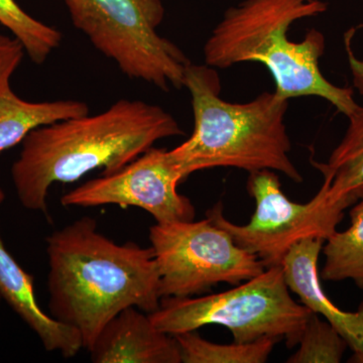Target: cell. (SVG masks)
Here are the masks:
<instances>
[{"instance_id":"9c48e42d","label":"cell","mask_w":363,"mask_h":363,"mask_svg":"<svg viewBox=\"0 0 363 363\" xmlns=\"http://www.w3.org/2000/svg\"><path fill=\"white\" fill-rule=\"evenodd\" d=\"M184 179L169 150L150 147L118 171L93 179L61 198L63 206L118 205L149 212L157 223L194 220V205L178 192Z\"/></svg>"},{"instance_id":"d6986e66","label":"cell","mask_w":363,"mask_h":363,"mask_svg":"<svg viewBox=\"0 0 363 363\" xmlns=\"http://www.w3.org/2000/svg\"><path fill=\"white\" fill-rule=\"evenodd\" d=\"M25 52V48L16 38L0 35V94L11 86L9 81L23 61Z\"/></svg>"},{"instance_id":"5b68a950","label":"cell","mask_w":363,"mask_h":363,"mask_svg":"<svg viewBox=\"0 0 363 363\" xmlns=\"http://www.w3.org/2000/svg\"><path fill=\"white\" fill-rule=\"evenodd\" d=\"M312 314L294 300L281 266H274L226 292L162 298L159 309L149 315L155 326L169 335L215 324L228 329L234 342L284 338L293 348Z\"/></svg>"},{"instance_id":"9a60e30c","label":"cell","mask_w":363,"mask_h":363,"mask_svg":"<svg viewBox=\"0 0 363 363\" xmlns=\"http://www.w3.org/2000/svg\"><path fill=\"white\" fill-rule=\"evenodd\" d=\"M323 245L325 264L320 277L324 281L351 279L363 289V197L350 211V226L332 233Z\"/></svg>"},{"instance_id":"2e32d148","label":"cell","mask_w":363,"mask_h":363,"mask_svg":"<svg viewBox=\"0 0 363 363\" xmlns=\"http://www.w3.org/2000/svg\"><path fill=\"white\" fill-rule=\"evenodd\" d=\"M175 337L184 363H264L281 341L264 337L247 343L219 344L202 338L196 331L178 334Z\"/></svg>"},{"instance_id":"ba28073f","label":"cell","mask_w":363,"mask_h":363,"mask_svg":"<svg viewBox=\"0 0 363 363\" xmlns=\"http://www.w3.org/2000/svg\"><path fill=\"white\" fill-rule=\"evenodd\" d=\"M250 174L247 190L255 201L250 221L245 225L229 221L220 203L207 212V217L266 267L281 266L286 252L298 241L311 238L326 240L337 230L345 210L329 202L323 184L311 201L300 204L286 197L276 172L262 169Z\"/></svg>"},{"instance_id":"44dd1931","label":"cell","mask_w":363,"mask_h":363,"mask_svg":"<svg viewBox=\"0 0 363 363\" xmlns=\"http://www.w3.org/2000/svg\"><path fill=\"white\" fill-rule=\"evenodd\" d=\"M4 199H6V194H4L2 188L0 187V204H1V203L4 201Z\"/></svg>"},{"instance_id":"52a82bcc","label":"cell","mask_w":363,"mask_h":363,"mask_svg":"<svg viewBox=\"0 0 363 363\" xmlns=\"http://www.w3.org/2000/svg\"><path fill=\"white\" fill-rule=\"evenodd\" d=\"M150 241L159 267L162 298L194 297L220 283L238 286L267 269L209 217L156 223L150 228Z\"/></svg>"},{"instance_id":"7402d4cb","label":"cell","mask_w":363,"mask_h":363,"mask_svg":"<svg viewBox=\"0 0 363 363\" xmlns=\"http://www.w3.org/2000/svg\"><path fill=\"white\" fill-rule=\"evenodd\" d=\"M359 363H363V357L362 358V360H360Z\"/></svg>"},{"instance_id":"7c38bea8","label":"cell","mask_w":363,"mask_h":363,"mask_svg":"<svg viewBox=\"0 0 363 363\" xmlns=\"http://www.w3.org/2000/svg\"><path fill=\"white\" fill-rule=\"evenodd\" d=\"M0 297L42 341L45 350L64 358L76 357L83 346L80 333L73 327L48 316L35 300L33 278L9 253L0 235Z\"/></svg>"},{"instance_id":"8992f818","label":"cell","mask_w":363,"mask_h":363,"mask_svg":"<svg viewBox=\"0 0 363 363\" xmlns=\"http://www.w3.org/2000/svg\"><path fill=\"white\" fill-rule=\"evenodd\" d=\"M74 26L124 75L164 91L184 87L187 57L157 28L161 0H63Z\"/></svg>"},{"instance_id":"6da1fadb","label":"cell","mask_w":363,"mask_h":363,"mask_svg":"<svg viewBox=\"0 0 363 363\" xmlns=\"http://www.w3.org/2000/svg\"><path fill=\"white\" fill-rule=\"evenodd\" d=\"M47 241L52 317L80 333L89 351L105 325L128 307L150 314L161 305V278L152 247L118 245L83 217Z\"/></svg>"},{"instance_id":"e0dca14e","label":"cell","mask_w":363,"mask_h":363,"mask_svg":"<svg viewBox=\"0 0 363 363\" xmlns=\"http://www.w3.org/2000/svg\"><path fill=\"white\" fill-rule=\"evenodd\" d=\"M0 23L20 40L33 63H44L61 45L60 30L26 13L16 0H0Z\"/></svg>"},{"instance_id":"5bb4252c","label":"cell","mask_w":363,"mask_h":363,"mask_svg":"<svg viewBox=\"0 0 363 363\" xmlns=\"http://www.w3.org/2000/svg\"><path fill=\"white\" fill-rule=\"evenodd\" d=\"M88 113L89 106L85 102L73 99L28 102L9 86L0 94V154L23 143L38 128Z\"/></svg>"},{"instance_id":"277c9868","label":"cell","mask_w":363,"mask_h":363,"mask_svg":"<svg viewBox=\"0 0 363 363\" xmlns=\"http://www.w3.org/2000/svg\"><path fill=\"white\" fill-rule=\"evenodd\" d=\"M192 101L194 130L186 142L169 150L187 179L201 169L236 168L248 173L269 169L301 183L290 159L292 149L285 124L289 100L264 92L247 104L220 97L214 68L189 64L184 77Z\"/></svg>"},{"instance_id":"4fadbf2b","label":"cell","mask_w":363,"mask_h":363,"mask_svg":"<svg viewBox=\"0 0 363 363\" xmlns=\"http://www.w3.org/2000/svg\"><path fill=\"white\" fill-rule=\"evenodd\" d=\"M348 119L345 135L328 162H313L323 175L329 202L344 210L363 197V107L358 105Z\"/></svg>"},{"instance_id":"7a4b0ae2","label":"cell","mask_w":363,"mask_h":363,"mask_svg":"<svg viewBox=\"0 0 363 363\" xmlns=\"http://www.w3.org/2000/svg\"><path fill=\"white\" fill-rule=\"evenodd\" d=\"M175 117L159 105L119 99L106 111L43 126L23 140L11 179L18 200L48 213L56 183H73L94 169L113 173L164 138L183 135Z\"/></svg>"},{"instance_id":"ac0fdd59","label":"cell","mask_w":363,"mask_h":363,"mask_svg":"<svg viewBox=\"0 0 363 363\" xmlns=\"http://www.w3.org/2000/svg\"><path fill=\"white\" fill-rule=\"evenodd\" d=\"M300 348L289 363H338L342 360L348 344L326 320L313 313L301 336Z\"/></svg>"},{"instance_id":"3957f363","label":"cell","mask_w":363,"mask_h":363,"mask_svg":"<svg viewBox=\"0 0 363 363\" xmlns=\"http://www.w3.org/2000/svg\"><path fill=\"white\" fill-rule=\"evenodd\" d=\"M321 0H245L224 13L204 45L206 65L225 69L257 62L271 72L283 99L318 96L350 116L358 104L350 88L332 84L320 71L323 33L310 30L302 42L288 39L296 21L326 11Z\"/></svg>"},{"instance_id":"ffe728a7","label":"cell","mask_w":363,"mask_h":363,"mask_svg":"<svg viewBox=\"0 0 363 363\" xmlns=\"http://www.w3.org/2000/svg\"><path fill=\"white\" fill-rule=\"evenodd\" d=\"M351 35H346L345 47L347 52L348 63L352 74L353 85L363 96V61L355 57L350 45Z\"/></svg>"},{"instance_id":"8fae6325","label":"cell","mask_w":363,"mask_h":363,"mask_svg":"<svg viewBox=\"0 0 363 363\" xmlns=\"http://www.w3.org/2000/svg\"><path fill=\"white\" fill-rule=\"evenodd\" d=\"M95 363H181L175 336L155 326L136 307L123 310L105 325L89 350Z\"/></svg>"},{"instance_id":"30bf717a","label":"cell","mask_w":363,"mask_h":363,"mask_svg":"<svg viewBox=\"0 0 363 363\" xmlns=\"http://www.w3.org/2000/svg\"><path fill=\"white\" fill-rule=\"evenodd\" d=\"M325 243L320 238H306L290 248L281 266L291 292L301 303L329 322L345 339L353 354L350 362L363 357V303L357 311L346 312L328 298L320 283L318 259Z\"/></svg>"}]
</instances>
